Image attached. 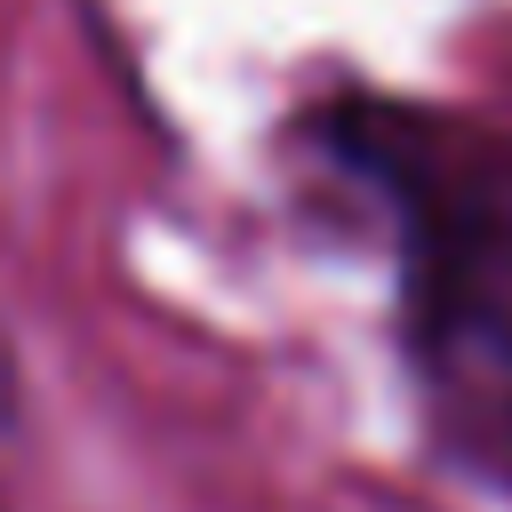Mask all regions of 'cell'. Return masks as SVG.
<instances>
[{
    "label": "cell",
    "mask_w": 512,
    "mask_h": 512,
    "mask_svg": "<svg viewBox=\"0 0 512 512\" xmlns=\"http://www.w3.org/2000/svg\"><path fill=\"white\" fill-rule=\"evenodd\" d=\"M16 432H24V400H16V360H8V344H0V488H8Z\"/></svg>",
    "instance_id": "obj_2"
},
{
    "label": "cell",
    "mask_w": 512,
    "mask_h": 512,
    "mask_svg": "<svg viewBox=\"0 0 512 512\" xmlns=\"http://www.w3.org/2000/svg\"><path fill=\"white\" fill-rule=\"evenodd\" d=\"M416 360L448 424L512 456V216H464L424 240Z\"/></svg>",
    "instance_id": "obj_1"
}]
</instances>
